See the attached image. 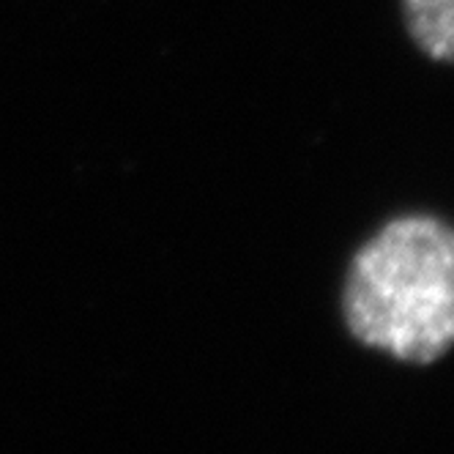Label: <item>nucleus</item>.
Listing matches in <instances>:
<instances>
[{
	"instance_id": "nucleus-2",
	"label": "nucleus",
	"mask_w": 454,
	"mask_h": 454,
	"mask_svg": "<svg viewBox=\"0 0 454 454\" xmlns=\"http://www.w3.org/2000/svg\"><path fill=\"white\" fill-rule=\"evenodd\" d=\"M403 14L421 52L454 63V0H403Z\"/></svg>"
},
{
	"instance_id": "nucleus-1",
	"label": "nucleus",
	"mask_w": 454,
	"mask_h": 454,
	"mask_svg": "<svg viewBox=\"0 0 454 454\" xmlns=\"http://www.w3.org/2000/svg\"><path fill=\"white\" fill-rule=\"evenodd\" d=\"M342 317L364 348L408 364H433L454 345V227L400 216L356 252Z\"/></svg>"
}]
</instances>
